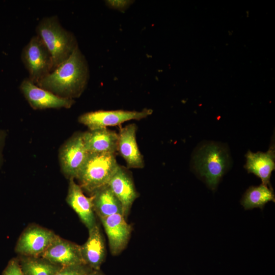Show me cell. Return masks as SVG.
Returning a JSON list of instances; mask_svg holds the SVG:
<instances>
[{
    "label": "cell",
    "mask_w": 275,
    "mask_h": 275,
    "mask_svg": "<svg viewBox=\"0 0 275 275\" xmlns=\"http://www.w3.org/2000/svg\"><path fill=\"white\" fill-rule=\"evenodd\" d=\"M107 235L111 253L120 254L126 247L132 231L125 217L115 214L100 219Z\"/></svg>",
    "instance_id": "8fae6325"
},
{
    "label": "cell",
    "mask_w": 275,
    "mask_h": 275,
    "mask_svg": "<svg viewBox=\"0 0 275 275\" xmlns=\"http://www.w3.org/2000/svg\"><path fill=\"white\" fill-rule=\"evenodd\" d=\"M119 166L115 154L89 153L76 179L83 191L91 195L108 184Z\"/></svg>",
    "instance_id": "277c9868"
},
{
    "label": "cell",
    "mask_w": 275,
    "mask_h": 275,
    "mask_svg": "<svg viewBox=\"0 0 275 275\" xmlns=\"http://www.w3.org/2000/svg\"><path fill=\"white\" fill-rule=\"evenodd\" d=\"M107 185L120 202L126 218L133 202L139 197L131 174L125 168L119 165Z\"/></svg>",
    "instance_id": "7c38bea8"
},
{
    "label": "cell",
    "mask_w": 275,
    "mask_h": 275,
    "mask_svg": "<svg viewBox=\"0 0 275 275\" xmlns=\"http://www.w3.org/2000/svg\"><path fill=\"white\" fill-rule=\"evenodd\" d=\"M136 125L130 124L121 127L118 133V151L126 161L127 168L141 169L145 166L136 142Z\"/></svg>",
    "instance_id": "9a60e30c"
},
{
    "label": "cell",
    "mask_w": 275,
    "mask_h": 275,
    "mask_svg": "<svg viewBox=\"0 0 275 275\" xmlns=\"http://www.w3.org/2000/svg\"><path fill=\"white\" fill-rule=\"evenodd\" d=\"M89 78L87 61L77 46L67 59L36 85L59 96L73 99L80 96Z\"/></svg>",
    "instance_id": "6da1fadb"
},
{
    "label": "cell",
    "mask_w": 275,
    "mask_h": 275,
    "mask_svg": "<svg viewBox=\"0 0 275 275\" xmlns=\"http://www.w3.org/2000/svg\"><path fill=\"white\" fill-rule=\"evenodd\" d=\"M91 269L85 264L62 267L56 275H85Z\"/></svg>",
    "instance_id": "44dd1931"
},
{
    "label": "cell",
    "mask_w": 275,
    "mask_h": 275,
    "mask_svg": "<svg viewBox=\"0 0 275 275\" xmlns=\"http://www.w3.org/2000/svg\"><path fill=\"white\" fill-rule=\"evenodd\" d=\"M6 136V132L3 130H0V167L3 161L2 150L4 145Z\"/></svg>",
    "instance_id": "cb8c5ba5"
},
{
    "label": "cell",
    "mask_w": 275,
    "mask_h": 275,
    "mask_svg": "<svg viewBox=\"0 0 275 275\" xmlns=\"http://www.w3.org/2000/svg\"><path fill=\"white\" fill-rule=\"evenodd\" d=\"M40 257L63 267L85 264L80 245L63 239L59 235Z\"/></svg>",
    "instance_id": "30bf717a"
},
{
    "label": "cell",
    "mask_w": 275,
    "mask_h": 275,
    "mask_svg": "<svg viewBox=\"0 0 275 275\" xmlns=\"http://www.w3.org/2000/svg\"><path fill=\"white\" fill-rule=\"evenodd\" d=\"M231 163L227 146L213 142H205L199 146L192 158L193 169L213 191L216 189Z\"/></svg>",
    "instance_id": "7a4b0ae2"
},
{
    "label": "cell",
    "mask_w": 275,
    "mask_h": 275,
    "mask_svg": "<svg viewBox=\"0 0 275 275\" xmlns=\"http://www.w3.org/2000/svg\"><path fill=\"white\" fill-rule=\"evenodd\" d=\"M270 201L275 202L273 189L262 183L258 186L249 187L242 196L240 203L245 210L255 208L263 209Z\"/></svg>",
    "instance_id": "d6986e66"
},
{
    "label": "cell",
    "mask_w": 275,
    "mask_h": 275,
    "mask_svg": "<svg viewBox=\"0 0 275 275\" xmlns=\"http://www.w3.org/2000/svg\"><path fill=\"white\" fill-rule=\"evenodd\" d=\"M21 60L28 70V78L35 84L53 70V61L48 50L37 35L23 47Z\"/></svg>",
    "instance_id": "5b68a950"
},
{
    "label": "cell",
    "mask_w": 275,
    "mask_h": 275,
    "mask_svg": "<svg viewBox=\"0 0 275 275\" xmlns=\"http://www.w3.org/2000/svg\"><path fill=\"white\" fill-rule=\"evenodd\" d=\"M246 161L244 166L249 173L259 178L262 183L270 187V179L272 172L275 169V150L274 144L266 152L254 153L248 150L245 155Z\"/></svg>",
    "instance_id": "2e32d148"
},
{
    "label": "cell",
    "mask_w": 275,
    "mask_h": 275,
    "mask_svg": "<svg viewBox=\"0 0 275 275\" xmlns=\"http://www.w3.org/2000/svg\"><path fill=\"white\" fill-rule=\"evenodd\" d=\"M20 89L30 106L35 109L69 108L75 102L73 99L59 96L39 87L28 78L22 80Z\"/></svg>",
    "instance_id": "9c48e42d"
},
{
    "label": "cell",
    "mask_w": 275,
    "mask_h": 275,
    "mask_svg": "<svg viewBox=\"0 0 275 275\" xmlns=\"http://www.w3.org/2000/svg\"><path fill=\"white\" fill-rule=\"evenodd\" d=\"M152 113L153 111L148 108H144L141 111L99 110L82 114L79 117L78 121L92 130L120 125L131 120H140L147 117Z\"/></svg>",
    "instance_id": "52a82bcc"
},
{
    "label": "cell",
    "mask_w": 275,
    "mask_h": 275,
    "mask_svg": "<svg viewBox=\"0 0 275 275\" xmlns=\"http://www.w3.org/2000/svg\"><path fill=\"white\" fill-rule=\"evenodd\" d=\"M24 275H56L63 267L41 257L18 256Z\"/></svg>",
    "instance_id": "ffe728a7"
},
{
    "label": "cell",
    "mask_w": 275,
    "mask_h": 275,
    "mask_svg": "<svg viewBox=\"0 0 275 275\" xmlns=\"http://www.w3.org/2000/svg\"><path fill=\"white\" fill-rule=\"evenodd\" d=\"M57 235L52 230L39 225H30L19 237L15 252L18 256L40 257Z\"/></svg>",
    "instance_id": "8992f818"
},
{
    "label": "cell",
    "mask_w": 275,
    "mask_h": 275,
    "mask_svg": "<svg viewBox=\"0 0 275 275\" xmlns=\"http://www.w3.org/2000/svg\"><path fill=\"white\" fill-rule=\"evenodd\" d=\"M85 147L89 153L115 154L118 151V133L107 128H100L82 132Z\"/></svg>",
    "instance_id": "e0dca14e"
},
{
    "label": "cell",
    "mask_w": 275,
    "mask_h": 275,
    "mask_svg": "<svg viewBox=\"0 0 275 275\" xmlns=\"http://www.w3.org/2000/svg\"><path fill=\"white\" fill-rule=\"evenodd\" d=\"M2 275H24L17 257L9 260Z\"/></svg>",
    "instance_id": "7402d4cb"
},
{
    "label": "cell",
    "mask_w": 275,
    "mask_h": 275,
    "mask_svg": "<svg viewBox=\"0 0 275 275\" xmlns=\"http://www.w3.org/2000/svg\"><path fill=\"white\" fill-rule=\"evenodd\" d=\"M85 275H105L102 271L99 270L90 269Z\"/></svg>",
    "instance_id": "d4e9b609"
},
{
    "label": "cell",
    "mask_w": 275,
    "mask_h": 275,
    "mask_svg": "<svg viewBox=\"0 0 275 275\" xmlns=\"http://www.w3.org/2000/svg\"><path fill=\"white\" fill-rule=\"evenodd\" d=\"M66 201L88 230L97 224L92 197L86 196L82 188L73 178L69 179Z\"/></svg>",
    "instance_id": "4fadbf2b"
},
{
    "label": "cell",
    "mask_w": 275,
    "mask_h": 275,
    "mask_svg": "<svg viewBox=\"0 0 275 275\" xmlns=\"http://www.w3.org/2000/svg\"><path fill=\"white\" fill-rule=\"evenodd\" d=\"M36 31V35L50 53L53 70L67 59L78 46L74 35L62 26L57 16L42 18L38 23Z\"/></svg>",
    "instance_id": "3957f363"
},
{
    "label": "cell",
    "mask_w": 275,
    "mask_h": 275,
    "mask_svg": "<svg viewBox=\"0 0 275 275\" xmlns=\"http://www.w3.org/2000/svg\"><path fill=\"white\" fill-rule=\"evenodd\" d=\"M88 231L87 241L80 245L82 258L84 264L89 267L99 270L106 256L104 238L98 223Z\"/></svg>",
    "instance_id": "5bb4252c"
},
{
    "label": "cell",
    "mask_w": 275,
    "mask_h": 275,
    "mask_svg": "<svg viewBox=\"0 0 275 275\" xmlns=\"http://www.w3.org/2000/svg\"><path fill=\"white\" fill-rule=\"evenodd\" d=\"M106 2L108 6L121 11L125 10L132 3L129 1H107Z\"/></svg>",
    "instance_id": "603a6c76"
},
{
    "label": "cell",
    "mask_w": 275,
    "mask_h": 275,
    "mask_svg": "<svg viewBox=\"0 0 275 275\" xmlns=\"http://www.w3.org/2000/svg\"><path fill=\"white\" fill-rule=\"evenodd\" d=\"M88 155L82 132L74 134L60 151L59 158L63 174L69 179H76Z\"/></svg>",
    "instance_id": "ba28073f"
},
{
    "label": "cell",
    "mask_w": 275,
    "mask_h": 275,
    "mask_svg": "<svg viewBox=\"0 0 275 275\" xmlns=\"http://www.w3.org/2000/svg\"><path fill=\"white\" fill-rule=\"evenodd\" d=\"M91 197L95 213L100 219L115 214L123 215L120 202L108 185L96 190Z\"/></svg>",
    "instance_id": "ac0fdd59"
}]
</instances>
